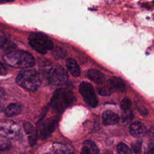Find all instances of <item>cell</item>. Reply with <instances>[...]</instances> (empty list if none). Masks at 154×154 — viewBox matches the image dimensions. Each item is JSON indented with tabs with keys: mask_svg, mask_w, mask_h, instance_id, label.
Here are the masks:
<instances>
[{
	"mask_svg": "<svg viewBox=\"0 0 154 154\" xmlns=\"http://www.w3.org/2000/svg\"><path fill=\"white\" fill-rule=\"evenodd\" d=\"M66 67L70 73L74 76H78L80 75V67L76 61L73 58H68L66 61Z\"/></svg>",
	"mask_w": 154,
	"mask_h": 154,
	"instance_id": "cell-15",
	"label": "cell"
},
{
	"mask_svg": "<svg viewBox=\"0 0 154 154\" xmlns=\"http://www.w3.org/2000/svg\"><path fill=\"white\" fill-rule=\"evenodd\" d=\"M4 94H5V91H4V90L3 88H2L0 87V97H2V96H4Z\"/></svg>",
	"mask_w": 154,
	"mask_h": 154,
	"instance_id": "cell-27",
	"label": "cell"
},
{
	"mask_svg": "<svg viewBox=\"0 0 154 154\" xmlns=\"http://www.w3.org/2000/svg\"><path fill=\"white\" fill-rule=\"evenodd\" d=\"M79 93L85 102L93 108L97 106L98 100L92 85L87 81L82 82L79 86Z\"/></svg>",
	"mask_w": 154,
	"mask_h": 154,
	"instance_id": "cell-6",
	"label": "cell"
},
{
	"mask_svg": "<svg viewBox=\"0 0 154 154\" xmlns=\"http://www.w3.org/2000/svg\"><path fill=\"white\" fill-rule=\"evenodd\" d=\"M29 44L35 51L41 54H45L53 49L54 45L49 37L41 32L31 33L29 37Z\"/></svg>",
	"mask_w": 154,
	"mask_h": 154,
	"instance_id": "cell-4",
	"label": "cell"
},
{
	"mask_svg": "<svg viewBox=\"0 0 154 154\" xmlns=\"http://www.w3.org/2000/svg\"><path fill=\"white\" fill-rule=\"evenodd\" d=\"M75 100V96L70 90L60 88L54 92L51 100V106L54 112L61 114L70 106Z\"/></svg>",
	"mask_w": 154,
	"mask_h": 154,
	"instance_id": "cell-2",
	"label": "cell"
},
{
	"mask_svg": "<svg viewBox=\"0 0 154 154\" xmlns=\"http://www.w3.org/2000/svg\"><path fill=\"white\" fill-rule=\"evenodd\" d=\"M23 128L26 134L27 135L29 143L31 146L34 145L38 137L37 130H35L32 125L28 122H25L23 123Z\"/></svg>",
	"mask_w": 154,
	"mask_h": 154,
	"instance_id": "cell-11",
	"label": "cell"
},
{
	"mask_svg": "<svg viewBox=\"0 0 154 154\" xmlns=\"http://www.w3.org/2000/svg\"><path fill=\"white\" fill-rule=\"evenodd\" d=\"M111 93L115 91L120 92L125 91V87L124 82L120 78L112 76L109 79L108 84L106 85Z\"/></svg>",
	"mask_w": 154,
	"mask_h": 154,
	"instance_id": "cell-9",
	"label": "cell"
},
{
	"mask_svg": "<svg viewBox=\"0 0 154 154\" xmlns=\"http://www.w3.org/2000/svg\"><path fill=\"white\" fill-rule=\"evenodd\" d=\"M67 79V72L60 66L52 67L48 72V79L52 85H61L66 82Z\"/></svg>",
	"mask_w": 154,
	"mask_h": 154,
	"instance_id": "cell-7",
	"label": "cell"
},
{
	"mask_svg": "<svg viewBox=\"0 0 154 154\" xmlns=\"http://www.w3.org/2000/svg\"><path fill=\"white\" fill-rule=\"evenodd\" d=\"M7 73V70L2 63L0 62V75H4Z\"/></svg>",
	"mask_w": 154,
	"mask_h": 154,
	"instance_id": "cell-25",
	"label": "cell"
},
{
	"mask_svg": "<svg viewBox=\"0 0 154 154\" xmlns=\"http://www.w3.org/2000/svg\"><path fill=\"white\" fill-rule=\"evenodd\" d=\"M16 81L20 87L32 91L36 90L41 84L40 76L35 70L21 71L17 75Z\"/></svg>",
	"mask_w": 154,
	"mask_h": 154,
	"instance_id": "cell-3",
	"label": "cell"
},
{
	"mask_svg": "<svg viewBox=\"0 0 154 154\" xmlns=\"http://www.w3.org/2000/svg\"><path fill=\"white\" fill-rule=\"evenodd\" d=\"M81 153L82 154H90L88 151L84 147H82V150H81Z\"/></svg>",
	"mask_w": 154,
	"mask_h": 154,
	"instance_id": "cell-26",
	"label": "cell"
},
{
	"mask_svg": "<svg viewBox=\"0 0 154 154\" xmlns=\"http://www.w3.org/2000/svg\"><path fill=\"white\" fill-rule=\"evenodd\" d=\"M4 110V104L0 102V112H2Z\"/></svg>",
	"mask_w": 154,
	"mask_h": 154,
	"instance_id": "cell-28",
	"label": "cell"
},
{
	"mask_svg": "<svg viewBox=\"0 0 154 154\" xmlns=\"http://www.w3.org/2000/svg\"><path fill=\"white\" fill-rule=\"evenodd\" d=\"M52 55L57 59L63 58L66 55V52L63 49L58 47L54 51Z\"/></svg>",
	"mask_w": 154,
	"mask_h": 154,
	"instance_id": "cell-21",
	"label": "cell"
},
{
	"mask_svg": "<svg viewBox=\"0 0 154 154\" xmlns=\"http://www.w3.org/2000/svg\"><path fill=\"white\" fill-rule=\"evenodd\" d=\"M129 131L132 136L137 138H141L145 135L146 133V128L143 123L136 121L131 124L129 126Z\"/></svg>",
	"mask_w": 154,
	"mask_h": 154,
	"instance_id": "cell-10",
	"label": "cell"
},
{
	"mask_svg": "<svg viewBox=\"0 0 154 154\" xmlns=\"http://www.w3.org/2000/svg\"><path fill=\"white\" fill-rule=\"evenodd\" d=\"M105 154H110V153H105Z\"/></svg>",
	"mask_w": 154,
	"mask_h": 154,
	"instance_id": "cell-31",
	"label": "cell"
},
{
	"mask_svg": "<svg viewBox=\"0 0 154 154\" xmlns=\"http://www.w3.org/2000/svg\"><path fill=\"white\" fill-rule=\"evenodd\" d=\"M14 0H0L1 2H11L13 1Z\"/></svg>",
	"mask_w": 154,
	"mask_h": 154,
	"instance_id": "cell-29",
	"label": "cell"
},
{
	"mask_svg": "<svg viewBox=\"0 0 154 154\" xmlns=\"http://www.w3.org/2000/svg\"><path fill=\"white\" fill-rule=\"evenodd\" d=\"M52 154H71V151L65 144L55 143L52 144Z\"/></svg>",
	"mask_w": 154,
	"mask_h": 154,
	"instance_id": "cell-17",
	"label": "cell"
},
{
	"mask_svg": "<svg viewBox=\"0 0 154 154\" xmlns=\"http://www.w3.org/2000/svg\"><path fill=\"white\" fill-rule=\"evenodd\" d=\"M22 109V106L20 103H13L8 105L4 111L7 117H13L19 114Z\"/></svg>",
	"mask_w": 154,
	"mask_h": 154,
	"instance_id": "cell-14",
	"label": "cell"
},
{
	"mask_svg": "<svg viewBox=\"0 0 154 154\" xmlns=\"http://www.w3.org/2000/svg\"><path fill=\"white\" fill-rule=\"evenodd\" d=\"M10 147V142L8 139L0 136V151L7 150Z\"/></svg>",
	"mask_w": 154,
	"mask_h": 154,
	"instance_id": "cell-20",
	"label": "cell"
},
{
	"mask_svg": "<svg viewBox=\"0 0 154 154\" xmlns=\"http://www.w3.org/2000/svg\"><path fill=\"white\" fill-rule=\"evenodd\" d=\"M153 150H154L153 142L152 141L147 145L146 149L145 150L144 154H153Z\"/></svg>",
	"mask_w": 154,
	"mask_h": 154,
	"instance_id": "cell-24",
	"label": "cell"
},
{
	"mask_svg": "<svg viewBox=\"0 0 154 154\" xmlns=\"http://www.w3.org/2000/svg\"><path fill=\"white\" fill-rule=\"evenodd\" d=\"M3 60L8 66L18 69H26L33 66L35 60L32 55L23 51H13L3 56Z\"/></svg>",
	"mask_w": 154,
	"mask_h": 154,
	"instance_id": "cell-1",
	"label": "cell"
},
{
	"mask_svg": "<svg viewBox=\"0 0 154 154\" xmlns=\"http://www.w3.org/2000/svg\"><path fill=\"white\" fill-rule=\"evenodd\" d=\"M82 147H84L88 151L90 154H99V151L93 141L87 140L83 142Z\"/></svg>",
	"mask_w": 154,
	"mask_h": 154,
	"instance_id": "cell-18",
	"label": "cell"
},
{
	"mask_svg": "<svg viewBox=\"0 0 154 154\" xmlns=\"http://www.w3.org/2000/svg\"><path fill=\"white\" fill-rule=\"evenodd\" d=\"M141 141H136L132 144V148L133 151L136 154H139L141 150Z\"/></svg>",
	"mask_w": 154,
	"mask_h": 154,
	"instance_id": "cell-23",
	"label": "cell"
},
{
	"mask_svg": "<svg viewBox=\"0 0 154 154\" xmlns=\"http://www.w3.org/2000/svg\"><path fill=\"white\" fill-rule=\"evenodd\" d=\"M0 136L8 140H19L22 137L19 124L10 120H0Z\"/></svg>",
	"mask_w": 154,
	"mask_h": 154,
	"instance_id": "cell-5",
	"label": "cell"
},
{
	"mask_svg": "<svg viewBox=\"0 0 154 154\" xmlns=\"http://www.w3.org/2000/svg\"><path fill=\"white\" fill-rule=\"evenodd\" d=\"M119 120L118 115L112 111H105L102 114V122L105 125H113Z\"/></svg>",
	"mask_w": 154,
	"mask_h": 154,
	"instance_id": "cell-12",
	"label": "cell"
},
{
	"mask_svg": "<svg viewBox=\"0 0 154 154\" xmlns=\"http://www.w3.org/2000/svg\"><path fill=\"white\" fill-rule=\"evenodd\" d=\"M16 48V45L6 35L0 36V48L3 51L12 50Z\"/></svg>",
	"mask_w": 154,
	"mask_h": 154,
	"instance_id": "cell-16",
	"label": "cell"
},
{
	"mask_svg": "<svg viewBox=\"0 0 154 154\" xmlns=\"http://www.w3.org/2000/svg\"><path fill=\"white\" fill-rule=\"evenodd\" d=\"M87 76L90 80L97 84H102L105 79L104 75L95 69H90L87 71Z\"/></svg>",
	"mask_w": 154,
	"mask_h": 154,
	"instance_id": "cell-13",
	"label": "cell"
},
{
	"mask_svg": "<svg viewBox=\"0 0 154 154\" xmlns=\"http://www.w3.org/2000/svg\"><path fill=\"white\" fill-rule=\"evenodd\" d=\"M45 154H51V153H45Z\"/></svg>",
	"mask_w": 154,
	"mask_h": 154,
	"instance_id": "cell-30",
	"label": "cell"
},
{
	"mask_svg": "<svg viewBox=\"0 0 154 154\" xmlns=\"http://www.w3.org/2000/svg\"><path fill=\"white\" fill-rule=\"evenodd\" d=\"M58 119L55 117H50L40 122L37 126V136L42 139L46 138L54 131Z\"/></svg>",
	"mask_w": 154,
	"mask_h": 154,
	"instance_id": "cell-8",
	"label": "cell"
},
{
	"mask_svg": "<svg viewBox=\"0 0 154 154\" xmlns=\"http://www.w3.org/2000/svg\"><path fill=\"white\" fill-rule=\"evenodd\" d=\"M131 106V101L128 98H124L121 103H120V107L124 111L128 110Z\"/></svg>",
	"mask_w": 154,
	"mask_h": 154,
	"instance_id": "cell-22",
	"label": "cell"
},
{
	"mask_svg": "<svg viewBox=\"0 0 154 154\" xmlns=\"http://www.w3.org/2000/svg\"><path fill=\"white\" fill-rule=\"evenodd\" d=\"M117 151L119 154H132L130 148L124 143H119L117 145Z\"/></svg>",
	"mask_w": 154,
	"mask_h": 154,
	"instance_id": "cell-19",
	"label": "cell"
}]
</instances>
